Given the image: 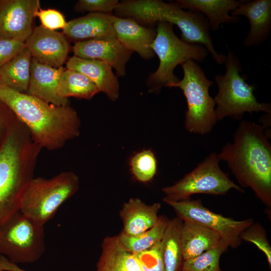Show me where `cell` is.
Returning <instances> with one entry per match:
<instances>
[{"instance_id":"obj_1","label":"cell","mask_w":271,"mask_h":271,"mask_svg":"<svg viewBox=\"0 0 271 271\" xmlns=\"http://www.w3.org/2000/svg\"><path fill=\"white\" fill-rule=\"evenodd\" d=\"M264 128L255 122L242 120L218 154L244 188L271 209V144Z\"/></svg>"},{"instance_id":"obj_2","label":"cell","mask_w":271,"mask_h":271,"mask_svg":"<svg viewBox=\"0 0 271 271\" xmlns=\"http://www.w3.org/2000/svg\"><path fill=\"white\" fill-rule=\"evenodd\" d=\"M0 99L27 127L32 140L42 149L58 150L80 134V120L69 104L49 103L1 83Z\"/></svg>"},{"instance_id":"obj_3","label":"cell","mask_w":271,"mask_h":271,"mask_svg":"<svg viewBox=\"0 0 271 271\" xmlns=\"http://www.w3.org/2000/svg\"><path fill=\"white\" fill-rule=\"evenodd\" d=\"M41 150L17 118L0 147V226L20 210L22 193L34 177Z\"/></svg>"},{"instance_id":"obj_4","label":"cell","mask_w":271,"mask_h":271,"mask_svg":"<svg viewBox=\"0 0 271 271\" xmlns=\"http://www.w3.org/2000/svg\"><path fill=\"white\" fill-rule=\"evenodd\" d=\"M114 11L115 16L132 18L144 26L153 27L158 22L175 25L181 32L182 40L203 46L218 64L225 62L226 55L214 48L207 19L199 12L186 11L176 2L161 0L123 1L119 2Z\"/></svg>"},{"instance_id":"obj_5","label":"cell","mask_w":271,"mask_h":271,"mask_svg":"<svg viewBox=\"0 0 271 271\" xmlns=\"http://www.w3.org/2000/svg\"><path fill=\"white\" fill-rule=\"evenodd\" d=\"M79 188V178L72 171L51 178L33 177L22 193L20 211L37 223L44 225Z\"/></svg>"},{"instance_id":"obj_6","label":"cell","mask_w":271,"mask_h":271,"mask_svg":"<svg viewBox=\"0 0 271 271\" xmlns=\"http://www.w3.org/2000/svg\"><path fill=\"white\" fill-rule=\"evenodd\" d=\"M224 63L225 74L215 76L218 88L213 98L217 120L227 116L239 120L246 112L271 114V104L258 102L253 94L255 86L248 84L246 78L240 74L241 66L232 52L228 50Z\"/></svg>"},{"instance_id":"obj_7","label":"cell","mask_w":271,"mask_h":271,"mask_svg":"<svg viewBox=\"0 0 271 271\" xmlns=\"http://www.w3.org/2000/svg\"><path fill=\"white\" fill-rule=\"evenodd\" d=\"M173 25L166 22L157 23L156 36L151 48L159 59L157 70L151 74L147 85L152 92L159 91L162 87L171 88L179 79L174 75L175 67L189 60L202 62L207 55L202 46L188 44L178 38Z\"/></svg>"},{"instance_id":"obj_8","label":"cell","mask_w":271,"mask_h":271,"mask_svg":"<svg viewBox=\"0 0 271 271\" xmlns=\"http://www.w3.org/2000/svg\"><path fill=\"white\" fill-rule=\"evenodd\" d=\"M181 66L183 77L171 87L181 89L186 99L185 128L190 133L208 134L218 121L215 104L209 92L213 82L207 78L196 62L189 60Z\"/></svg>"},{"instance_id":"obj_9","label":"cell","mask_w":271,"mask_h":271,"mask_svg":"<svg viewBox=\"0 0 271 271\" xmlns=\"http://www.w3.org/2000/svg\"><path fill=\"white\" fill-rule=\"evenodd\" d=\"M44 226L20 210L0 226V255L13 263H31L45 251Z\"/></svg>"},{"instance_id":"obj_10","label":"cell","mask_w":271,"mask_h":271,"mask_svg":"<svg viewBox=\"0 0 271 271\" xmlns=\"http://www.w3.org/2000/svg\"><path fill=\"white\" fill-rule=\"evenodd\" d=\"M220 161L218 154L210 153L182 179L163 188V200H186L196 194L224 195L231 189L243 193L244 190L220 169Z\"/></svg>"},{"instance_id":"obj_11","label":"cell","mask_w":271,"mask_h":271,"mask_svg":"<svg viewBox=\"0 0 271 271\" xmlns=\"http://www.w3.org/2000/svg\"><path fill=\"white\" fill-rule=\"evenodd\" d=\"M183 221L193 222L218 233L229 247L237 248L241 243L240 234L254 221L252 218L236 220L211 211L201 199L173 201L163 200Z\"/></svg>"},{"instance_id":"obj_12","label":"cell","mask_w":271,"mask_h":271,"mask_svg":"<svg viewBox=\"0 0 271 271\" xmlns=\"http://www.w3.org/2000/svg\"><path fill=\"white\" fill-rule=\"evenodd\" d=\"M40 9L39 0H0V38L25 43Z\"/></svg>"},{"instance_id":"obj_13","label":"cell","mask_w":271,"mask_h":271,"mask_svg":"<svg viewBox=\"0 0 271 271\" xmlns=\"http://www.w3.org/2000/svg\"><path fill=\"white\" fill-rule=\"evenodd\" d=\"M25 43L32 58L56 68L63 66L70 51L69 43L62 33L41 25L33 30Z\"/></svg>"},{"instance_id":"obj_14","label":"cell","mask_w":271,"mask_h":271,"mask_svg":"<svg viewBox=\"0 0 271 271\" xmlns=\"http://www.w3.org/2000/svg\"><path fill=\"white\" fill-rule=\"evenodd\" d=\"M74 55L84 59L103 61L114 69L117 76L125 75V66L132 52L125 47L116 37L92 39L75 43Z\"/></svg>"},{"instance_id":"obj_15","label":"cell","mask_w":271,"mask_h":271,"mask_svg":"<svg viewBox=\"0 0 271 271\" xmlns=\"http://www.w3.org/2000/svg\"><path fill=\"white\" fill-rule=\"evenodd\" d=\"M112 26L117 39L127 49L136 52L144 59L154 56L151 45L156 36V29L144 26L132 18L115 15L112 17Z\"/></svg>"},{"instance_id":"obj_16","label":"cell","mask_w":271,"mask_h":271,"mask_svg":"<svg viewBox=\"0 0 271 271\" xmlns=\"http://www.w3.org/2000/svg\"><path fill=\"white\" fill-rule=\"evenodd\" d=\"M232 16L247 18L250 30L243 41L245 47H257L265 41L271 30V1H243L230 13Z\"/></svg>"},{"instance_id":"obj_17","label":"cell","mask_w":271,"mask_h":271,"mask_svg":"<svg viewBox=\"0 0 271 271\" xmlns=\"http://www.w3.org/2000/svg\"><path fill=\"white\" fill-rule=\"evenodd\" d=\"M65 69L41 64L32 58L30 79L27 93L56 105L69 104L67 98L58 94L61 76Z\"/></svg>"},{"instance_id":"obj_18","label":"cell","mask_w":271,"mask_h":271,"mask_svg":"<svg viewBox=\"0 0 271 271\" xmlns=\"http://www.w3.org/2000/svg\"><path fill=\"white\" fill-rule=\"evenodd\" d=\"M113 15L93 13L67 22L63 34L75 43L92 39L116 37Z\"/></svg>"},{"instance_id":"obj_19","label":"cell","mask_w":271,"mask_h":271,"mask_svg":"<svg viewBox=\"0 0 271 271\" xmlns=\"http://www.w3.org/2000/svg\"><path fill=\"white\" fill-rule=\"evenodd\" d=\"M66 68L80 72L87 76L112 101L119 96V84L112 67L107 63L95 59H84L75 56L66 62Z\"/></svg>"},{"instance_id":"obj_20","label":"cell","mask_w":271,"mask_h":271,"mask_svg":"<svg viewBox=\"0 0 271 271\" xmlns=\"http://www.w3.org/2000/svg\"><path fill=\"white\" fill-rule=\"evenodd\" d=\"M161 207L160 203L148 205L139 198H130L123 204L119 211L123 225L121 232L134 236L149 229L158 222Z\"/></svg>"},{"instance_id":"obj_21","label":"cell","mask_w":271,"mask_h":271,"mask_svg":"<svg viewBox=\"0 0 271 271\" xmlns=\"http://www.w3.org/2000/svg\"><path fill=\"white\" fill-rule=\"evenodd\" d=\"M101 247L96 271H143L134 254L122 245L118 235L106 236Z\"/></svg>"},{"instance_id":"obj_22","label":"cell","mask_w":271,"mask_h":271,"mask_svg":"<svg viewBox=\"0 0 271 271\" xmlns=\"http://www.w3.org/2000/svg\"><path fill=\"white\" fill-rule=\"evenodd\" d=\"M243 1L235 0H177L182 9H188L203 14L206 16L210 28L215 31L223 24L237 23L239 17L229 14Z\"/></svg>"},{"instance_id":"obj_23","label":"cell","mask_w":271,"mask_h":271,"mask_svg":"<svg viewBox=\"0 0 271 271\" xmlns=\"http://www.w3.org/2000/svg\"><path fill=\"white\" fill-rule=\"evenodd\" d=\"M222 238L213 230L197 223L183 221L181 243L183 260L201 254L213 247Z\"/></svg>"},{"instance_id":"obj_24","label":"cell","mask_w":271,"mask_h":271,"mask_svg":"<svg viewBox=\"0 0 271 271\" xmlns=\"http://www.w3.org/2000/svg\"><path fill=\"white\" fill-rule=\"evenodd\" d=\"M32 57L25 47L0 68V83L19 92L27 93L30 79Z\"/></svg>"},{"instance_id":"obj_25","label":"cell","mask_w":271,"mask_h":271,"mask_svg":"<svg viewBox=\"0 0 271 271\" xmlns=\"http://www.w3.org/2000/svg\"><path fill=\"white\" fill-rule=\"evenodd\" d=\"M183 220L176 217L169 219L162 242V254L165 271H181L183 254L181 234Z\"/></svg>"},{"instance_id":"obj_26","label":"cell","mask_w":271,"mask_h":271,"mask_svg":"<svg viewBox=\"0 0 271 271\" xmlns=\"http://www.w3.org/2000/svg\"><path fill=\"white\" fill-rule=\"evenodd\" d=\"M99 92L95 84L80 72L66 69L61 76L58 94L62 98L90 100Z\"/></svg>"},{"instance_id":"obj_27","label":"cell","mask_w":271,"mask_h":271,"mask_svg":"<svg viewBox=\"0 0 271 271\" xmlns=\"http://www.w3.org/2000/svg\"><path fill=\"white\" fill-rule=\"evenodd\" d=\"M169 219L159 216L157 223L147 231L134 236L126 235L121 232L118 235L120 242L129 251L136 253L146 250L162 240Z\"/></svg>"},{"instance_id":"obj_28","label":"cell","mask_w":271,"mask_h":271,"mask_svg":"<svg viewBox=\"0 0 271 271\" xmlns=\"http://www.w3.org/2000/svg\"><path fill=\"white\" fill-rule=\"evenodd\" d=\"M229 247L228 244L221 239L213 247L195 257L184 261L181 271H221L220 258Z\"/></svg>"},{"instance_id":"obj_29","label":"cell","mask_w":271,"mask_h":271,"mask_svg":"<svg viewBox=\"0 0 271 271\" xmlns=\"http://www.w3.org/2000/svg\"><path fill=\"white\" fill-rule=\"evenodd\" d=\"M129 164L133 177L141 183L151 181L157 171V160L151 150H144L133 155Z\"/></svg>"},{"instance_id":"obj_30","label":"cell","mask_w":271,"mask_h":271,"mask_svg":"<svg viewBox=\"0 0 271 271\" xmlns=\"http://www.w3.org/2000/svg\"><path fill=\"white\" fill-rule=\"evenodd\" d=\"M242 240L254 244L264 254L271 267V247L267 238L265 228L259 222H253L240 234Z\"/></svg>"},{"instance_id":"obj_31","label":"cell","mask_w":271,"mask_h":271,"mask_svg":"<svg viewBox=\"0 0 271 271\" xmlns=\"http://www.w3.org/2000/svg\"><path fill=\"white\" fill-rule=\"evenodd\" d=\"M162 240L143 251L133 253L143 271H165Z\"/></svg>"},{"instance_id":"obj_32","label":"cell","mask_w":271,"mask_h":271,"mask_svg":"<svg viewBox=\"0 0 271 271\" xmlns=\"http://www.w3.org/2000/svg\"><path fill=\"white\" fill-rule=\"evenodd\" d=\"M119 2L117 0H79L74 10L78 12H89L112 14Z\"/></svg>"},{"instance_id":"obj_33","label":"cell","mask_w":271,"mask_h":271,"mask_svg":"<svg viewBox=\"0 0 271 271\" xmlns=\"http://www.w3.org/2000/svg\"><path fill=\"white\" fill-rule=\"evenodd\" d=\"M41 23V26L51 30L63 29L67 22L63 14L53 9H39L36 13Z\"/></svg>"},{"instance_id":"obj_34","label":"cell","mask_w":271,"mask_h":271,"mask_svg":"<svg viewBox=\"0 0 271 271\" xmlns=\"http://www.w3.org/2000/svg\"><path fill=\"white\" fill-rule=\"evenodd\" d=\"M25 47L24 42L0 38V68L18 55Z\"/></svg>"},{"instance_id":"obj_35","label":"cell","mask_w":271,"mask_h":271,"mask_svg":"<svg viewBox=\"0 0 271 271\" xmlns=\"http://www.w3.org/2000/svg\"><path fill=\"white\" fill-rule=\"evenodd\" d=\"M16 119L13 111L0 99V140H3Z\"/></svg>"},{"instance_id":"obj_36","label":"cell","mask_w":271,"mask_h":271,"mask_svg":"<svg viewBox=\"0 0 271 271\" xmlns=\"http://www.w3.org/2000/svg\"><path fill=\"white\" fill-rule=\"evenodd\" d=\"M2 264L4 270L27 271L20 268L17 264L11 262L7 258H5L3 259Z\"/></svg>"},{"instance_id":"obj_37","label":"cell","mask_w":271,"mask_h":271,"mask_svg":"<svg viewBox=\"0 0 271 271\" xmlns=\"http://www.w3.org/2000/svg\"><path fill=\"white\" fill-rule=\"evenodd\" d=\"M3 270H3V268L2 267V266L0 265V271H3Z\"/></svg>"},{"instance_id":"obj_38","label":"cell","mask_w":271,"mask_h":271,"mask_svg":"<svg viewBox=\"0 0 271 271\" xmlns=\"http://www.w3.org/2000/svg\"><path fill=\"white\" fill-rule=\"evenodd\" d=\"M2 141H3V140H0V147H1Z\"/></svg>"}]
</instances>
